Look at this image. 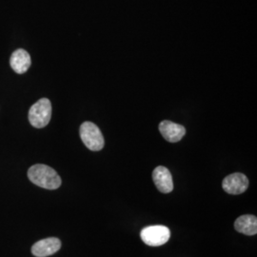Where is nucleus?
Returning <instances> with one entry per match:
<instances>
[{
	"label": "nucleus",
	"mask_w": 257,
	"mask_h": 257,
	"mask_svg": "<svg viewBox=\"0 0 257 257\" xmlns=\"http://www.w3.org/2000/svg\"><path fill=\"white\" fill-rule=\"evenodd\" d=\"M10 64L16 73L19 74H24L27 72L32 64L31 56L25 50L19 49L13 53L10 59Z\"/></svg>",
	"instance_id": "nucleus-9"
},
{
	"label": "nucleus",
	"mask_w": 257,
	"mask_h": 257,
	"mask_svg": "<svg viewBox=\"0 0 257 257\" xmlns=\"http://www.w3.org/2000/svg\"><path fill=\"white\" fill-rule=\"evenodd\" d=\"M159 131L162 137L171 143L180 141L186 134V128L182 125L176 124L169 120H164L159 124Z\"/></svg>",
	"instance_id": "nucleus-8"
},
{
	"label": "nucleus",
	"mask_w": 257,
	"mask_h": 257,
	"mask_svg": "<svg viewBox=\"0 0 257 257\" xmlns=\"http://www.w3.org/2000/svg\"><path fill=\"white\" fill-rule=\"evenodd\" d=\"M234 229L246 235H255L257 232V218L254 215H242L234 222Z\"/></svg>",
	"instance_id": "nucleus-10"
},
{
	"label": "nucleus",
	"mask_w": 257,
	"mask_h": 257,
	"mask_svg": "<svg viewBox=\"0 0 257 257\" xmlns=\"http://www.w3.org/2000/svg\"><path fill=\"white\" fill-rule=\"evenodd\" d=\"M80 138L84 145L89 150L97 152L104 147V138L101 131L92 122H84L80 126Z\"/></svg>",
	"instance_id": "nucleus-3"
},
{
	"label": "nucleus",
	"mask_w": 257,
	"mask_h": 257,
	"mask_svg": "<svg viewBox=\"0 0 257 257\" xmlns=\"http://www.w3.org/2000/svg\"><path fill=\"white\" fill-rule=\"evenodd\" d=\"M52 117V104L48 98H41L29 110V121L35 128L46 127Z\"/></svg>",
	"instance_id": "nucleus-2"
},
{
	"label": "nucleus",
	"mask_w": 257,
	"mask_h": 257,
	"mask_svg": "<svg viewBox=\"0 0 257 257\" xmlns=\"http://www.w3.org/2000/svg\"><path fill=\"white\" fill-rule=\"evenodd\" d=\"M153 180L158 191L162 193H171L174 190L173 177L170 171L164 166H158L154 170Z\"/></svg>",
	"instance_id": "nucleus-6"
},
{
	"label": "nucleus",
	"mask_w": 257,
	"mask_h": 257,
	"mask_svg": "<svg viewBox=\"0 0 257 257\" xmlns=\"http://www.w3.org/2000/svg\"><path fill=\"white\" fill-rule=\"evenodd\" d=\"M31 182L47 190H56L61 186V178L55 170L49 166L37 164L28 171Z\"/></svg>",
	"instance_id": "nucleus-1"
},
{
	"label": "nucleus",
	"mask_w": 257,
	"mask_h": 257,
	"mask_svg": "<svg viewBox=\"0 0 257 257\" xmlns=\"http://www.w3.org/2000/svg\"><path fill=\"white\" fill-rule=\"evenodd\" d=\"M61 248V241L55 237L37 241L32 247V253L37 257H46L57 252Z\"/></svg>",
	"instance_id": "nucleus-7"
},
{
	"label": "nucleus",
	"mask_w": 257,
	"mask_h": 257,
	"mask_svg": "<svg viewBox=\"0 0 257 257\" xmlns=\"http://www.w3.org/2000/svg\"><path fill=\"white\" fill-rule=\"evenodd\" d=\"M142 241L151 247H158L166 244L171 237L170 229L166 226L156 225L144 228L140 232Z\"/></svg>",
	"instance_id": "nucleus-4"
},
{
	"label": "nucleus",
	"mask_w": 257,
	"mask_h": 257,
	"mask_svg": "<svg viewBox=\"0 0 257 257\" xmlns=\"http://www.w3.org/2000/svg\"><path fill=\"white\" fill-rule=\"evenodd\" d=\"M248 187V178L241 173L228 175L222 182L223 190L230 194H241L247 191Z\"/></svg>",
	"instance_id": "nucleus-5"
}]
</instances>
